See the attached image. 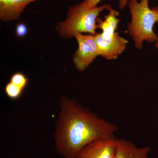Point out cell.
Here are the masks:
<instances>
[{
	"label": "cell",
	"mask_w": 158,
	"mask_h": 158,
	"mask_svg": "<svg viewBox=\"0 0 158 158\" xmlns=\"http://www.w3.org/2000/svg\"><path fill=\"white\" fill-rule=\"evenodd\" d=\"M149 147H138L131 141L116 140L114 158H148Z\"/></svg>",
	"instance_id": "cell-7"
},
{
	"label": "cell",
	"mask_w": 158,
	"mask_h": 158,
	"mask_svg": "<svg viewBox=\"0 0 158 158\" xmlns=\"http://www.w3.org/2000/svg\"><path fill=\"white\" fill-rule=\"evenodd\" d=\"M10 82L24 90L27 85L28 79L23 73H16L12 75Z\"/></svg>",
	"instance_id": "cell-10"
},
{
	"label": "cell",
	"mask_w": 158,
	"mask_h": 158,
	"mask_svg": "<svg viewBox=\"0 0 158 158\" xmlns=\"http://www.w3.org/2000/svg\"><path fill=\"white\" fill-rule=\"evenodd\" d=\"M129 0H118V7L120 9H124L128 4Z\"/></svg>",
	"instance_id": "cell-13"
},
{
	"label": "cell",
	"mask_w": 158,
	"mask_h": 158,
	"mask_svg": "<svg viewBox=\"0 0 158 158\" xmlns=\"http://www.w3.org/2000/svg\"><path fill=\"white\" fill-rule=\"evenodd\" d=\"M36 0H0V19L3 22L18 19L28 4Z\"/></svg>",
	"instance_id": "cell-8"
},
{
	"label": "cell",
	"mask_w": 158,
	"mask_h": 158,
	"mask_svg": "<svg viewBox=\"0 0 158 158\" xmlns=\"http://www.w3.org/2000/svg\"><path fill=\"white\" fill-rule=\"evenodd\" d=\"M129 7L131 20L128 27L130 36L138 49H141L143 42H156L158 37L154 31L155 24L158 23V7L151 9L148 0H129Z\"/></svg>",
	"instance_id": "cell-2"
},
{
	"label": "cell",
	"mask_w": 158,
	"mask_h": 158,
	"mask_svg": "<svg viewBox=\"0 0 158 158\" xmlns=\"http://www.w3.org/2000/svg\"></svg>",
	"instance_id": "cell-15"
},
{
	"label": "cell",
	"mask_w": 158,
	"mask_h": 158,
	"mask_svg": "<svg viewBox=\"0 0 158 158\" xmlns=\"http://www.w3.org/2000/svg\"><path fill=\"white\" fill-rule=\"evenodd\" d=\"M112 8L110 4L87 8L81 3L69 7L67 19L60 22L56 27L61 37L69 39L74 37L77 33H88L96 35L98 28L97 20L101 12L105 10H109Z\"/></svg>",
	"instance_id": "cell-3"
},
{
	"label": "cell",
	"mask_w": 158,
	"mask_h": 158,
	"mask_svg": "<svg viewBox=\"0 0 158 158\" xmlns=\"http://www.w3.org/2000/svg\"><path fill=\"white\" fill-rule=\"evenodd\" d=\"M155 45L156 47V48H157L158 49V37L156 41Z\"/></svg>",
	"instance_id": "cell-14"
},
{
	"label": "cell",
	"mask_w": 158,
	"mask_h": 158,
	"mask_svg": "<svg viewBox=\"0 0 158 158\" xmlns=\"http://www.w3.org/2000/svg\"><path fill=\"white\" fill-rule=\"evenodd\" d=\"M102 0H84L82 4L87 8H93L96 7Z\"/></svg>",
	"instance_id": "cell-12"
},
{
	"label": "cell",
	"mask_w": 158,
	"mask_h": 158,
	"mask_svg": "<svg viewBox=\"0 0 158 158\" xmlns=\"http://www.w3.org/2000/svg\"><path fill=\"white\" fill-rule=\"evenodd\" d=\"M24 90L21 88L14 85L11 82H9L5 87V93L9 98L12 100H16L21 96Z\"/></svg>",
	"instance_id": "cell-9"
},
{
	"label": "cell",
	"mask_w": 158,
	"mask_h": 158,
	"mask_svg": "<svg viewBox=\"0 0 158 158\" xmlns=\"http://www.w3.org/2000/svg\"><path fill=\"white\" fill-rule=\"evenodd\" d=\"M100 56L107 60L117 59L126 48L128 41L116 31H104L95 35Z\"/></svg>",
	"instance_id": "cell-5"
},
{
	"label": "cell",
	"mask_w": 158,
	"mask_h": 158,
	"mask_svg": "<svg viewBox=\"0 0 158 158\" xmlns=\"http://www.w3.org/2000/svg\"><path fill=\"white\" fill-rule=\"evenodd\" d=\"M55 135V147L64 158H76L94 141L113 136L117 126L100 118L73 99L62 96Z\"/></svg>",
	"instance_id": "cell-1"
},
{
	"label": "cell",
	"mask_w": 158,
	"mask_h": 158,
	"mask_svg": "<svg viewBox=\"0 0 158 158\" xmlns=\"http://www.w3.org/2000/svg\"><path fill=\"white\" fill-rule=\"evenodd\" d=\"M27 27L24 23H19L16 26L15 33L18 37H24L27 33Z\"/></svg>",
	"instance_id": "cell-11"
},
{
	"label": "cell",
	"mask_w": 158,
	"mask_h": 158,
	"mask_svg": "<svg viewBox=\"0 0 158 158\" xmlns=\"http://www.w3.org/2000/svg\"><path fill=\"white\" fill-rule=\"evenodd\" d=\"M78 48L74 55L73 61L76 68L81 72L84 71L93 62L97 57L100 56L95 35H83L77 33L74 35Z\"/></svg>",
	"instance_id": "cell-4"
},
{
	"label": "cell",
	"mask_w": 158,
	"mask_h": 158,
	"mask_svg": "<svg viewBox=\"0 0 158 158\" xmlns=\"http://www.w3.org/2000/svg\"><path fill=\"white\" fill-rule=\"evenodd\" d=\"M116 140L114 135L96 140L84 148L76 158H114Z\"/></svg>",
	"instance_id": "cell-6"
}]
</instances>
